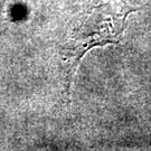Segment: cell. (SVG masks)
I'll return each instance as SVG.
<instances>
[{"mask_svg": "<svg viewBox=\"0 0 151 151\" xmlns=\"http://www.w3.org/2000/svg\"><path fill=\"white\" fill-rule=\"evenodd\" d=\"M131 11L132 9L115 12L108 5L96 6L91 11L86 22L75 29L77 32V35L74 37L75 44L70 45V55L75 58L73 72L88 49L94 46L114 44L122 38L125 19Z\"/></svg>", "mask_w": 151, "mask_h": 151, "instance_id": "1", "label": "cell"}]
</instances>
